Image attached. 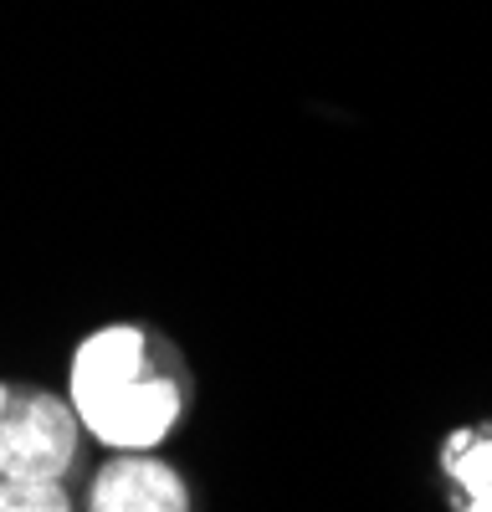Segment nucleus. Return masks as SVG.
<instances>
[{"instance_id": "1", "label": "nucleus", "mask_w": 492, "mask_h": 512, "mask_svg": "<svg viewBox=\"0 0 492 512\" xmlns=\"http://www.w3.org/2000/svg\"><path fill=\"white\" fill-rule=\"evenodd\" d=\"M62 400L82 441L103 451H159L190 410V369L159 328L123 318L77 338Z\"/></svg>"}, {"instance_id": "2", "label": "nucleus", "mask_w": 492, "mask_h": 512, "mask_svg": "<svg viewBox=\"0 0 492 512\" xmlns=\"http://www.w3.org/2000/svg\"><path fill=\"white\" fill-rule=\"evenodd\" d=\"M82 446L62 395L0 379V512H77Z\"/></svg>"}, {"instance_id": "3", "label": "nucleus", "mask_w": 492, "mask_h": 512, "mask_svg": "<svg viewBox=\"0 0 492 512\" xmlns=\"http://www.w3.org/2000/svg\"><path fill=\"white\" fill-rule=\"evenodd\" d=\"M77 512H195L185 472L159 451H108L88 477Z\"/></svg>"}, {"instance_id": "4", "label": "nucleus", "mask_w": 492, "mask_h": 512, "mask_svg": "<svg viewBox=\"0 0 492 512\" xmlns=\"http://www.w3.org/2000/svg\"><path fill=\"white\" fill-rule=\"evenodd\" d=\"M441 472L457 487L462 512H492V425L451 431L441 446Z\"/></svg>"}]
</instances>
